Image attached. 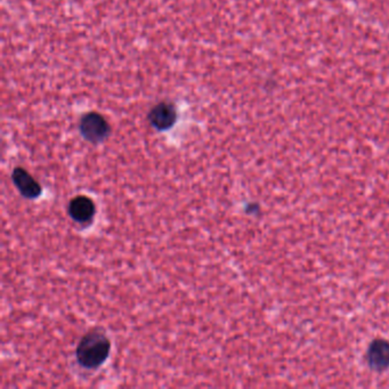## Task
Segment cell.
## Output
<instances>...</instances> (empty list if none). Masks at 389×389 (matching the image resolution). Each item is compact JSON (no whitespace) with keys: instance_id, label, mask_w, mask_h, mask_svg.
<instances>
[{"instance_id":"obj_3","label":"cell","mask_w":389,"mask_h":389,"mask_svg":"<svg viewBox=\"0 0 389 389\" xmlns=\"http://www.w3.org/2000/svg\"><path fill=\"white\" fill-rule=\"evenodd\" d=\"M366 363L372 371L383 372L389 369V342L377 338L369 345L366 354Z\"/></svg>"},{"instance_id":"obj_5","label":"cell","mask_w":389,"mask_h":389,"mask_svg":"<svg viewBox=\"0 0 389 389\" xmlns=\"http://www.w3.org/2000/svg\"><path fill=\"white\" fill-rule=\"evenodd\" d=\"M12 180L18 192L24 198H39L42 193V187L24 168L16 167L12 173Z\"/></svg>"},{"instance_id":"obj_1","label":"cell","mask_w":389,"mask_h":389,"mask_svg":"<svg viewBox=\"0 0 389 389\" xmlns=\"http://www.w3.org/2000/svg\"><path fill=\"white\" fill-rule=\"evenodd\" d=\"M110 350L111 344L108 337L99 331H92L81 338L75 357L82 368L94 370L108 359Z\"/></svg>"},{"instance_id":"obj_4","label":"cell","mask_w":389,"mask_h":389,"mask_svg":"<svg viewBox=\"0 0 389 389\" xmlns=\"http://www.w3.org/2000/svg\"><path fill=\"white\" fill-rule=\"evenodd\" d=\"M151 126L159 132L168 130L176 123L177 113L174 105L168 102H161L151 109L147 116Z\"/></svg>"},{"instance_id":"obj_2","label":"cell","mask_w":389,"mask_h":389,"mask_svg":"<svg viewBox=\"0 0 389 389\" xmlns=\"http://www.w3.org/2000/svg\"><path fill=\"white\" fill-rule=\"evenodd\" d=\"M80 134L86 141L99 144L110 135V126L108 121L101 114L89 112L81 118L79 123Z\"/></svg>"},{"instance_id":"obj_6","label":"cell","mask_w":389,"mask_h":389,"mask_svg":"<svg viewBox=\"0 0 389 389\" xmlns=\"http://www.w3.org/2000/svg\"><path fill=\"white\" fill-rule=\"evenodd\" d=\"M96 206L94 201L86 195H77L69 204V215L75 222L86 224L94 218Z\"/></svg>"}]
</instances>
